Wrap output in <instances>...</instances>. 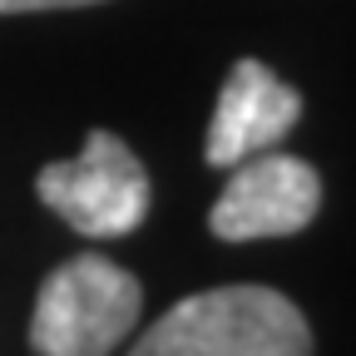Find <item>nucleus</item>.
<instances>
[{"instance_id":"obj_1","label":"nucleus","mask_w":356,"mask_h":356,"mask_svg":"<svg viewBox=\"0 0 356 356\" xmlns=\"http://www.w3.org/2000/svg\"><path fill=\"white\" fill-rule=\"evenodd\" d=\"M129 356H312V327L292 297L238 282L168 307Z\"/></svg>"},{"instance_id":"obj_5","label":"nucleus","mask_w":356,"mask_h":356,"mask_svg":"<svg viewBox=\"0 0 356 356\" xmlns=\"http://www.w3.org/2000/svg\"><path fill=\"white\" fill-rule=\"evenodd\" d=\"M302 119V95L277 79L262 60H238L218 89V109L208 124V163L233 168L248 154H262L287 139V129Z\"/></svg>"},{"instance_id":"obj_2","label":"nucleus","mask_w":356,"mask_h":356,"mask_svg":"<svg viewBox=\"0 0 356 356\" xmlns=\"http://www.w3.org/2000/svg\"><path fill=\"white\" fill-rule=\"evenodd\" d=\"M144 312V287L129 267L79 252L40 282L30 312V346L40 356H109Z\"/></svg>"},{"instance_id":"obj_3","label":"nucleus","mask_w":356,"mask_h":356,"mask_svg":"<svg viewBox=\"0 0 356 356\" xmlns=\"http://www.w3.org/2000/svg\"><path fill=\"white\" fill-rule=\"evenodd\" d=\"M35 193L84 238H129L149 218V173L139 154L109 129L89 134L79 159L44 163Z\"/></svg>"},{"instance_id":"obj_4","label":"nucleus","mask_w":356,"mask_h":356,"mask_svg":"<svg viewBox=\"0 0 356 356\" xmlns=\"http://www.w3.org/2000/svg\"><path fill=\"white\" fill-rule=\"evenodd\" d=\"M322 208V178L307 159L292 154H248L233 163L222 184L208 228L222 243H257V238H292Z\"/></svg>"},{"instance_id":"obj_6","label":"nucleus","mask_w":356,"mask_h":356,"mask_svg":"<svg viewBox=\"0 0 356 356\" xmlns=\"http://www.w3.org/2000/svg\"><path fill=\"white\" fill-rule=\"evenodd\" d=\"M74 6H99V0H0V15H30V10H74Z\"/></svg>"}]
</instances>
